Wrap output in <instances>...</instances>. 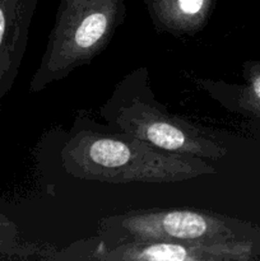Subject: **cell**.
<instances>
[{
  "label": "cell",
  "mask_w": 260,
  "mask_h": 261,
  "mask_svg": "<svg viewBox=\"0 0 260 261\" xmlns=\"http://www.w3.org/2000/svg\"><path fill=\"white\" fill-rule=\"evenodd\" d=\"M143 2H145V0H143Z\"/></svg>",
  "instance_id": "10"
},
{
  "label": "cell",
  "mask_w": 260,
  "mask_h": 261,
  "mask_svg": "<svg viewBox=\"0 0 260 261\" xmlns=\"http://www.w3.org/2000/svg\"><path fill=\"white\" fill-rule=\"evenodd\" d=\"M125 17V0H60L28 91L38 93L91 63L109 46Z\"/></svg>",
  "instance_id": "3"
},
{
  "label": "cell",
  "mask_w": 260,
  "mask_h": 261,
  "mask_svg": "<svg viewBox=\"0 0 260 261\" xmlns=\"http://www.w3.org/2000/svg\"><path fill=\"white\" fill-rule=\"evenodd\" d=\"M144 4L158 32L191 37L205 27L216 0H145Z\"/></svg>",
  "instance_id": "7"
},
{
  "label": "cell",
  "mask_w": 260,
  "mask_h": 261,
  "mask_svg": "<svg viewBox=\"0 0 260 261\" xmlns=\"http://www.w3.org/2000/svg\"><path fill=\"white\" fill-rule=\"evenodd\" d=\"M46 247L22 242L17 224L0 213V257L42 260Z\"/></svg>",
  "instance_id": "8"
},
{
  "label": "cell",
  "mask_w": 260,
  "mask_h": 261,
  "mask_svg": "<svg viewBox=\"0 0 260 261\" xmlns=\"http://www.w3.org/2000/svg\"><path fill=\"white\" fill-rule=\"evenodd\" d=\"M60 161L71 177L103 184H172L217 173L201 158L165 152L110 129L76 124L61 147Z\"/></svg>",
  "instance_id": "1"
},
{
  "label": "cell",
  "mask_w": 260,
  "mask_h": 261,
  "mask_svg": "<svg viewBox=\"0 0 260 261\" xmlns=\"http://www.w3.org/2000/svg\"><path fill=\"white\" fill-rule=\"evenodd\" d=\"M40 0H0V103L12 91Z\"/></svg>",
  "instance_id": "6"
},
{
  "label": "cell",
  "mask_w": 260,
  "mask_h": 261,
  "mask_svg": "<svg viewBox=\"0 0 260 261\" xmlns=\"http://www.w3.org/2000/svg\"><path fill=\"white\" fill-rule=\"evenodd\" d=\"M242 110L260 119V63H252L245 70V84L240 94Z\"/></svg>",
  "instance_id": "9"
},
{
  "label": "cell",
  "mask_w": 260,
  "mask_h": 261,
  "mask_svg": "<svg viewBox=\"0 0 260 261\" xmlns=\"http://www.w3.org/2000/svg\"><path fill=\"white\" fill-rule=\"evenodd\" d=\"M98 237L103 245L135 241L228 242L249 240L241 224L228 217L196 209L130 211L105 217L98 222Z\"/></svg>",
  "instance_id": "4"
},
{
  "label": "cell",
  "mask_w": 260,
  "mask_h": 261,
  "mask_svg": "<svg viewBox=\"0 0 260 261\" xmlns=\"http://www.w3.org/2000/svg\"><path fill=\"white\" fill-rule=\"evenodd\" d=\"M110 130L132 135L157 149L219 161L227 148L212 130L172 114L155 99L145 68L130 71L99 109Z\"/></svg>",
  "instance_id": "2"
},
{
  "label": "cell",
  "mask_w": 260,
  "mask_h": 261,
  "mask_svg": "<svg viewBox=\"0 0 260 261\" xmlns=\"http://www.w3.org/2000/svg\"><path fill=\"white\" fill-rule=\"evenodd\" d=\"M254 256L251 240L228 242L135 241L106 246L98 237L54 250L53 260L97 261H246Z\"/></svg>",
  "instance_id": "5"
}]
</instances>
